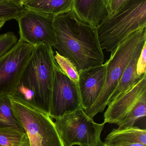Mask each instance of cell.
Wrapping results in <instances>:
<instances>
[{
  "label": "cell",
  "instance_id": "4fadbf2b",
  "mask_svg": "<svg viewBox=\"0 0 146 146\" xmlns=\"http://www.w3.org/2000/svg\"><path fill=\"white\" fill-rule=\"evenodd\" d=\"M103 146H117L139 143L146 145V130L137 127L113 129L105 139Z\"/></svg>",
  "mask_w": 146,
  "mask_h": 146
},
{
  "label": "cell",
  "instance_id": "7c38bea8",
  "mask_svg": "<svg viewBox=\"0 0 146 146\" xmlns=\"http://www.w3.org/2000/svg\"><path fill=\"white\" fill-rule=\"evenodd\" d=\"M72 10L80 19L96 27L108 16L106 0H73Z\"/></svg>",
  "mask_w": 146,
  "mask_h": 146
},
{
  "label": "cell",
  "instance_id": "d6986e66",
  "mask_svg": "<svg viewBox=\"0 0 146 146\" xmlns=\"http://www.w3.org/2000/svg\"><path fill=\"white\" fill-rule=\"evenodd\" d=\"M54 57L57 64L63 72L71 80L78 83L79 72L75 65L68 58L63 56L57 51L55 52Z\"/></svg>",
  "mask_w": 146,
  "mask_h": 146
},
{
  "label": "cell",
  "instance_id": "cb8c5ba5",
  "mask_svg": "<svg viewBox=\"0 0 146 146\" xmlns=\"http://www.w3.org/2000/svg\"><path fill=\"white\" fill-rule=\"evenodd\" d=\"M117 146H146V145L139 143H131V144H124Z\"/></svg>",
  "mask_w": 146,
  "mask_h": 146
},
{
  "label": "cell",
  "instance_id": "ac0fdd59",
  "mask_svg": "<svg viewBox=\"0 0 146 146\" xmlns=\"http://www.w3.org/2000/svg\"><path fill=\"white\" fill-rule=\"evenodd\" d=\"M25 133L12 129H0V146H20Z\"/></svg>",
  "mask_w": 146,
  "mask_h": 146
},
{
  "label": "cell",
  "instance_id": "603a6c76",
  "mask_svg": "<svg viewBox=\"0 0 146 146\" xmlns=\"http://www.w3.org/2000/svg\"><path fill=\"white\" fill-rule=\"evenodd\" d=\"M20 146H31L30 141L26 133L24 134L23 139Z\"/></svg>",
  "mask_w": 146,
  "mask_h": 146
},
{
  "label": "cell",
  "instance_id": "3957f363",
  "mask_svg": "<svg viewBox=\"0 0 146 146\" xmlns=\"http://www.w3.org/2000/svg\"><path fill=\"white\" fill-rule=\"evenodd\" d=\"M146 27V0H128L97 27L101 48L113 53L134 32Z\"/></svg>",
  "mask_w": 146,
  "mask_h": 146
},
{
  "label": "cell",
  "instance_id": "484cf974",
  "mask_svg": "<svg viewBox=\"0 0 146 146\" xmlns=\"http://www.w3.org/2000/svg\"><path fill=\"white\" fill-rule=\"evenodd\" d=\"M0 27H1V22H0Z\"/></svg>",
  "mask_w": 146,
  "mask_h": 146
},
{
  "label": "cell",
  "instance_id": "5bb4252c",
  "mask_svg": "<svg viewBox=\"0 0 146 146\" xmlns=\"http://www.w3.org/2000/svg\"><path fill=\"white\" fill-rule=\"evenodd\" d=\"M73 0H26L21 4L26 9L56 15L71 11Z\"/></svg>",
  "mask_w": 146,
  "mask_h": 146
},
{
  "label": "cell",
  "instance_id": "2e32d148",
  "mask_svg": "<svg viewBox=\"0 0 146 146\" xmlns=\"http://www.w3.org/2000/svg\"><path fill=\"white\" fill-rule=\"evenodd\" d=\"M9 128L26 133L23 125L17 117L9 94L0 96V129Z\"/></svg>",
  "mask_w": 146,
  "mask_h": 146
},
{
  "label": "cell",
  "instance_id": "8fae6325",
  "mask_svg": "<svg viewBox=\"0 0 146 146\" xmlns=\"http://www.w3.org/2000/svg\"><path fill=\"white\" fill-rule=\"evenodd\" d=\"M106 70L104 63L79 72L78 87L81 108L85 112L93 105L100 95L104 85Z\"/></svg>",
  "mask_w": 146,
  "mask_h": 146
},
{
  "label": "cell",
  "instance_id": "9a60e30c",
  "mask_svg": "<svg viewBox=\"0 0 146 146\" xmlns=\"http://www.w3.org/2000/svg\"><path fill=\"white\" fill-rule=\"evenodd\" d=\"M146 42V41L141 44L130 60L123 72L116 88L111 95L109 102L133 86L142 76H140L137 74V64L144 44Z\"/></svg>",
  "mask_w": 146,
  "mask_h": 146
},
{
  "label": "cell",
  "instance_id": "6da1fadb",
  "mask_svg": "<svg viewBox=\"0 0 146 146\" xmlns=\"http://www.w3.org/2000/svg\"><path fill=\"white\" fill-rule=\"evenodd\" d=\"M55 51L70 60L79 72L104 64L97 27L80 19L73 10L55 15Z\"/></svg>",
  "mask_w": 146,
  "mask_h": 146
},
{
  "label": "cell",
  "instance_id": "d4e9b609",
  "mask_svg": "<svg viewBox=\"0 0 146 146\" xmlns=\"http://www.w3.org/2000/svg\"><path fill=\"white\" fill-rule=\"evenodd\" d=\"M26 0H0V1H8L14 3L21 4L23 2L25 1Z\"/></svg>",
  "mask_w": 146,
  "mask_h": 146
},
{
  "label": "cell",
  "instance_id": "ffe728a7",
  "mask_svg": "<svg viewBox=\"0 0 146 146\" xmlns=\"http://www.w3.org/2000/svg\"><path fill=\"white\" fill-rule=\"evenodd\" d=\"M18 42L17 37L12 32L0 35V58L6 54Z\"/></svg>",
  "mask_w": 146,
  "mask_h": 146
},
{
  "label": "cell",
  "instance_id": "277c9868",
  "mask_svg": "<svg viewBox=\"0 0 146 146\" xmlns=\"http://www.w3.org/2000/svg\"><path fill=\"white\" fill-rule=\"evenodd\" d=\"M146 41V27L133 32L111 53L105 62L106 70L104 85L100 95L93 105L85 111L91 118L103 112L116 88L124 70L141 44Z\"/></svg>",
  "mask_w": 146,
  "mask_h": 146
},
{
  "label": "cell",
  "instance_id": "44dd1931",
  "mask_svg": "<svg viewBox=\"0 0 146 146\" xmlns=\"http://www.w3.org/2000/svg\"><path fill=\"white\" fill-rule=\"evenodd\" d=\"M128 0H106L108 16H111L121 9Z\"/></svg>",
  "mask_w": 146,
  "mask_h": 146
},
{
  "label": "cell",
  "instance_id": "52a82bcc",
  "mask_svg": "<svg viewBox=\"0 0 146 146\" xmlns=\"http://www.w3.org/2000/svg\"><path fill=\"white\" fill-rule=\"evenodd\" d=\"M55 16L25 9L16 19L19 23L20 40L34 47L44 44L53 48L56 43L53 24Z\"/></svg>",
  "mask_w": 146,
  "mask_h": 146
},
{
  "label": "cell",
  "instance_id": "9c48e42d",
  "mask_svg": "<svg viewBox=\"0 0 146 146\" xmlns=\"http://www.w3.org/2000/svg\"><path fill=\"white\" fill-rule=\"evenodd\" d=\"M81 108L78 83L71 80L56 64L51 98L49 116L59 118Z\"/></svg>",
  "mask_w": 146,
  "mask_h": 146
},
{
  "label": "cell",
  "instance_id": "ba28073f",
  "mask_svg": "<svg viewBox=\"0 0 146 146\" xmlns=\"http://www.w3.org/2000/svg\"><path fill=\"white\" fill-rule=\"evenodd\" d=\"M34 47L19 39L16 44L0 58V96L14 93L22 72Z\"/></svg>",
  "mask_w": 146,
  "mask_h": 146
},
{
  "label": "cell",
  "instance_id": "7402d4cb",
  "mask_svg": "<svg viewBox=\"0 0 146 146\" xmlns=\"http://www.w3.org/2000/svg\"><path fill=\"white\" fill-rule=\"evenodd\" d=\"M146 42L144 44L137 64V73L141 76L146 73Z\"/></svg>",
  "mask_w": 146,
  "mask_h": 146
},
{
  "label": "cell",
  "instance_id": "e0dca14e",
  "mask_svg": "<svg viewBox=\"0 0 146 146\" xmlns=\"http://www.w3.org/2000/svg\"><path fill=\"white\" fill-rule=\"evenodd\" d=\"M21 4L8 1H0V21L16 20L25 10Z\"/></svg>",
  "mask_w": 146,
  "mask_h": 146
},
{
  "label": "cell",
  "instance_id": "5b68a950",
  "mask_svg": "<svg viewBox=\"0 0 146 146\" xmlns=\"http://www.w3.org/2000/svg\"><path fill=\"white\" fill-rule=\"evenodd\" d=\"M63 146H103L101 135L105 123L95 122L82 108L55 119Z\"/></svg>",
  "mask_w": 146,
  "mask_h": 146
},
{
  "label": "cell",
  "instance_id": "30bf717a",
  "mask_svg": "<svg viewBox=\"0 0 146 146\" xmlns=\"http://www.w3.org/2000/svg\"><path fill=\"white\" fill-rule=\"evenodd\" d=\"M146 73L133 86L110 101L104 115V122L116 124L138 107L146 105Z\"/></svg>",
  "mask_w": 146,
  "mask_h": 146
},
{
  "label": "cell",
  "instance_id": "8992f818",
  "mask_svg": "<svg viewBox=\"0 0 146 146\" xmlns=\"http://www.w3.org/2000/svg\"><path fill=\"white\" fill-rule=\"evenodd\" d=\"M13 109L23 125L31 146H63L49 115L12 98Z\"/></svg>",
  "mask_w": 146,
  "mask_h": 146
},
{
  "label": "cell",
  "instance_id": "7a4b0ae2",
  "mask_svg": "<svg viewBox=\"0 0 146 146\" xmlns=\"http://www.w3.org/2000/svg\"><path fill=\"white\" fill-rule=\"evenodd\" d=\"M49 44L34 46L31 58L12 98L49 115L51 98L56 62Z\"/></svg>",
  "mask_w": 146,
  "mask_h": 146
}]
</instances>
